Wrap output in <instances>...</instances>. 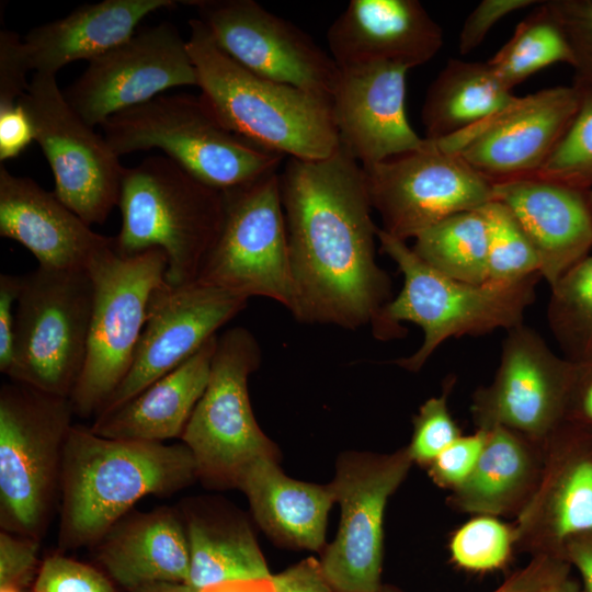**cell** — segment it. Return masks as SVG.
Instances as JSON below:
<instances>
[{"label":"cell","mask_w":592,"mask_h":592,"mask_svg":"<svg viewBox=\"0 0 592 592\" xmlns=\"http://www.w3.org/2000/svg\"><path fill=\"white\" fill-rule=\"evenodd\" d=\"M295 303L307 323L372 325L390 300L377 264L366 174L341 146L325 159L287 158L280 172Z\"/></svg>","instance_id":"1"},{"label":"cell","mask_w":592,"mask_h":592,"mask_svg":"<svg viewBox=\"0 0 592 592\" xmlns=\"http://www.w3.org/2000/svg\"><path fill=\"white\" fill-rule=\"evenodd\" d=\"M195 479L183 443L109 439L73 424L64 451L59 549L95 546L140 499L173 494Z\"/></svg>","instance_id":"2"},{"label":"cell","mask_w":592,"mask_h":592,"mask_svg":"<svg viewBox=\"0 0 592 592\" xmlns=\"http://www.w3.org/2000/svg\"><path fill=\"white\" fill-rule=\"evenodd\" d=\"M189 26L200 95L227 128L287 158L319 160L339 149L329 99L247 70L217 46L201 20Z\"/></svg>","instance_id":"3"},{"label":"cell","mask_w":592,"mask_h":592,"mask_svg":"<svg viewBox=\"0 0 592 592\" xmlns=\"http://www.w3.org/2000/svg\"><path fill=\"white\" fill-rule=\"evenodd\" d=\"M379 249L403 276L399 294L390 299L372 322L378 340L401 337L400 322L408 321L423 331V342L410 356L395 362L411 372L421 369L446 340L481 335L497 329L506 331L523 323L526 309L535 300L539 274L515 283L471 284L446 276L423 262L406 241L382 228Z\"/></svg>","instance_id":"4"},{"label":"cell","mask_w":592,"mask_h":592,"mask_svg":"<svg viewBox=\"0 0 592 592\" xmlns=\"http://www.w3.org/2000/svg\"><path fill=\"white\" fill-rule=\"evenodd\" d=\"M117 206L122 227L114 246L123 255L158 248L167 257L166 281H195L223 218V193L166 156L125 168Z\"/></svg>","instance_id":"5"},{"label":"cell","mask_w":592,"mask_h":592,"mask_svg":"<svg viewBox=\"0 0 592 592\" xmlns=\"http://www.w3.org/2000/svg\"><path fill=\"white\" fill-rule=\"evenodd\" d=\"M100 126L117 157L158 148L219 191L278 171L286 158L231 132L201 95L160 94Z\"/></svg>","instance_id":"6"},{"label":"cell","mask_w":592,"mask_h":592,"mask_svg":"<svg viewBox=\"0 0 592 592\" xmlns=\"http://www.w3.org/2000/svg\"><path fill=\"white\" fill-rule=\"evenodd\" d=\"M70 399L13 382L0 389V525L41 540L60 498Z\"/></svg>","instance_id":"7"},{"label":"cell","mask_w":592,"mask_h":592,"mask_svg":"<svg viewBox=\"0 0 592 592\" xmlns=\"http://www.w3.org/2000/svg\"><path fill=\"white\" fill-rule=\"evenodd\" d=\"M167 267L162 250L123 255L114 238L91 257L87 269L93 304L87 354L69 398L75 414L96 415L127 375L151 297L167 283Z\"/></svg>","instance_id":"8"},{"label":"cell","mask_w":592,"mask_h":592,"mask_svg":"<svg viewBox=\"0 0 592 592\" xmlns=\"http://www.w3.org/2000/svg\"><path fill=\"white\" fill-rule=\"evenodd\" d=\"M92 304L87 267L37 266L21 276L10 379L70 398L86 360Z\"/></svg>","instance_id":"9"},{"label":"cell","mask_w":592,"mask_h":592,"mask_svg":"<svg viewBox=\"0 0 592 592\" xmlns=\"http://www.w3.org/2000/svg\"><path fill=\"white\" fill-rule=\"evenodd\" d=\"M260 361V346L246 328L228 329L217 338L207 386L180 437L205 485L237 487L251 462L276 458L275 445L258 425L249 399L248 378Z\"/></svg>","instance_id":"10"},{"label":"cell","mask_w":592,"mask_h":592,"mask_svg":"<svg viewBox=\"0 0 592 592\" xmlns=\"http://www.w3.org/2000/svg\"><path fill=\"white\" fill-rule=\"evenodd\" d=\"M221 193L220 228L196 280L248 298H271L292 311L295 291L280 170Z\"/></svg>","instance_id":"11"},{"label":"cell","mask_w":592,"mask_h":592,"mask_svg":"<svg viewBox=\"0 0 592 592\" xmlns=\"http://www.w3.org/2000/svg\"><path fill=\"white\" fill-rule=\"evenodd\" d=\"M19 102L53 171L56 196L89 226L104 223L118 203L119 157L69 105L56 75L35 72Z\"/></svg>","instance_id":"12"},{"label":"cell","mask_w":592,"mask_h":592,"mask_svg":"<svg viewBox=\"0 0 592 592\" xmlns=\"http://www.w3.org/2000/svg\"><path fill=\"white\" fill-rule=\"evenodd\" d=\"M363 169L382 229L402 241L493 200L491 181L428 139L421 149Z\"/></svg>","instance_id":"13"},{"label":"cell","mask_w":592,"mask_h":592,"mask_svg":"<svg viewBox=\"0 0 592 592\" xmlns=\"http://www.w3.org/2000/svg\"><path fill=\"white\" fill-rule=\"evenodd\" d=\"M576 372L577 364L551 351L532 328L508 330L492 383L473 396L477 430L502 426L543 445L566 421Z\"/></svg>","instance_id":"14"},{"label":"cell","mask_w":592,"mask_h":592,"mask_svg":"<svg viewBox=\"0 0 592 592\" xmlns=\"http://www.w3.org/2000/svg\"><path fill=\"white\" fill-rule=\"evenodd\" d=\"M581 98L582 90L573 83L514 95L480 122L431 141L458 156L492 183L532 177L567 134Z\"/></svg>","instance_id":"15"},{"label":"cell","mask_w":592,"mask_h":592,"mask_svg":"<svg viewBox=\"0 0 592 592\" xmlns=\"http://www.w3.org/2000/svg\"><path fill=\"white\" fill-rule=\"evenodd\" d=\"M217 46L247 70L331 100L340 69L294 23L253 0H187Z\"/></svg>","instance_id":"16"},{"label":"cell","mask_w":592,"mask_h":592,"mask_svg":"<svg viewBox=\"0 0 592 592\" xmlns=\"http://www.w3.org/2000/svg\"><path fill=\"white\" fill-rule=\"evenodd\" d=\"M412 463L407 447L392 454L341 456L331 482L341 521L320 561L335 592L382 590L384 513Z\"/></svg>","instance_id":"17"},{"label":"cell","mask_w":592,"mask_h":592,"mask_svg":"<svg viewBox=\"0 0 592 592\" xmlns=\"http://www.w3.org/2000/svg\"><path fill=\"white\" fill-rule=\"evenodd\" d=\"M197 86L187 42L168 21L148 26L91 59L65 91L69 105L90 126L174 87Z\"/></svg>","instance_id":"18"},{"label":"cell","mask_w":592,"mask_h":592,"mask_svg":"<svg viewBox=\"0 0 592 592\" xmlns=\"http://www.w3.org/2000/svg\"><path fill=\"white\" fill-rule=\"evenodd\" d=\"M248 299L198 280L159 287L149 303L132 366L98 414L119 407L184 363L216 337V331L237 316Z\"/></svg>","instance_id":"19"},{"label":"cell","mask_w":592,"mask_h":592,"mask_svg":"<svg viewBox=\"0 0 592 592\" xmlns=\"http://www.w3.org/2000/svg\"><path fill=\"white\" fill-rule=\"evenodd\" d=\"M543 448L539 480L513 526L515 545L565 559L569 539L592 533V431L565 421Z\"/></svg>","instance_id":"20"},{"label":"cell","mask_w":592,"mask_h":592,"mask_svg":"<svg viewBox=\"0 0 592 592\" xmlns=\"http://www.w3.org/2000/svg\"><path fill=\"white\" fill-rule=\"evenodd\" d=\"M339 69L333 123L340 146L363 168L425 146L406 114L407 68L372 62Z\"/></svg>","instance_id":"21"},{"label":"cell","mask_w":592,"mask_h":592,"mask_svg":"<svg viewBox=\"0 0 592 592\" xmlns=\"http://www.w3.org/2000/svg\"><path fill=\"white\" fill-rule=\"evenodd\" d=\"M327 43L339 68L390 62L410 70L440 52L443 30L418 0H351Z\"/></svg>","instance_id":"22"},{"label":"cell","mask_w":592,"mask_h":592,"mask_svg":"<svg viewBox=\"0 0 592 592\" xmlns=\"http://www.w3.org/2000/svg\"><path fill=\"white\" fill-rule=\"evenodd\" d=\"M493 200L506 205L522 226L549 287L589 255L592 205L588 191L525 177L493 183Z\"/></svg>","instance_id":"23"},{"label":"cell","mask_w":592,"mask_h":592,"mask_svg":"<svg viewBox=\"0 0 592 592\" xmlns=\"http://www.w3.org/2000/svg\"><path fill=\"white\" fill-rule=\"evenodd\" d=\"M0 236L24 246L38 266L55 270L87 267L113 239L94 232L54 192L11 174L1 162Z\"/></svg>","instance_id":"24"},{"label":"cell","mask_w":592,"mask_h":592,"mask_svg":"<svg viewBox=\"0 0 592 592\" xmlns=\"http://www.w3.org/2000/svg\"><path fill=\"white\" fill-rule=\"evenodd\" d=\"M95 546L103 568L127 591L152 582H189L190 548L180 510L127 513Z\"/></svg>","instance_id":"25"},{"label":"cell","mask_w":592,"mask_h":592,"mask_svg":"<svg viewBox=\"0 0 592 592\" xmlns=\"http://www.w3.org/2000/svg\"><path fill=\"white\" fill-rule=\"evenodd\" d=\"M174 0H103L82 4L62 19L32 29L23 39L32 70L56 75L66 65L91 59L127 41L151 12Z\"/></svg>","instance_id":"26"},{"label":"cell","mask_w":592,"mask_h":592,"mask_svg":"<svg viewBox=\"0 0 592 592\" xmlns=\"http://www.w3.org/2000/svg\"><path fill=\"white\" fill-rule=\"evenodd\" d=\"M217 338L125 403L98 414L90 430L117 440L163 443L181 437L207 386Z\"/></svg>","instance_id":"27"},{"label":"cell","mask_w":592,"mask_h":592,"mask_svg":"<svg viewBox=\"0 0 592 592\" xmlns=\"http://www.w3.org/2000/svg\"><path fill=\"white\" fill-rule=\"evenodd\" d=\"M274 457H259L241 473L237 488L249 500L259 525L280 543L319 550L325 545L328 513L335 500L332 485L292 479Z\"/></svg>","instance_id":"28"},{"label":"cell","mask_w":592,"mask_h":592,"mask_svg":"<svg viewBox=\"0 0 592 592\" xmlns=\"http://www.w3.org/2000/svg\"><path fill=\"white\" fill-rule=\"evenodd\" d=\"M543 445L502 426L487 430L482 453L469 477L448 497L451 508L476 515H516L539 480Z\"/></svg>","instance_id":"29"},{"label":"cell","mask_w":592,"mask_h":592,"mask_svg":"<svg viewBox=\"0 0 592 592\" xmlns=\"http://www.w3.org/2000/svg\"><path fill=\"white\" fill-rule=\"evenodd\" d=\"M514 94L489 64L451 58L430 84L421 111L425 139L457 134L506 105Z\"/></svg>","instance_id":"30"},{"label":"cell","mask_w":592,"mask_h":592,"mask_svg":"<svg viewBox=\"0 0 592 592\" xmlns=\"http://www.w3.org/2000/svg\"><path fill=\"white\" fill-rule=\"evenodd\" d=\"M180 512L190 548V585L201 590L228 581L272 578L244 523L204 514L189 504Z\"/></svg>","instance_id":"31"},{"label":"cell","mask_w":592,"mask_h":592,"mask_svg":"<svg viewBox=\"0 0 592 592\" xmlns=\"http://www.w3.org/2000/svg\"><path fill=\"white\" fill-rule=\"evenodd\" d=\"M411 249L446 276L471 284L488 281V228L479 209L440 220L420 232Z\"/></svg>","instance_id":"32"},{"label":"cell","mask_w":592,"mask_h":592,"mask_svg":"<svg viewBox=\"0 0 592 592\" xmlns=\"http://www.w3.org/2000/svg\"><path fill=\"white\" fill-rule=\"evenodd\" d=\"M487 62L512 91L515 86L547 66L556 62L572 66L573 56L547 1H540Z\"/></svg>","instance_id":"33"},{"label":"cell","mask_w":592,"mask_h":592,"mask_svg":"<svg viewBox=\"0 0 592 592\" xmlns=\"http://www.w3.org/2000/svg\"><path fill=\"white\" fill-rule=\"evenodd\" d=\"M547 318L562 356L574 364L592 363V255L550 286Z\"/></svg>","instance_id":"34"},{"label":"cell","mask_w":592,"mask_h":592,"mask_svg":"<svg viewBox=\"0 0 592 592\" xmlns=\"http://www.w3.org/2000/svg\"><path fill=\"white\" fill-rule=\"evenodd\" d=\"M478 209L488 228L487 282L515 283L539 274L536 250L511 209L497 200Z\"/></svg>","instance_id":"35"},{"label":"cell","mask_w":592,"mask_h":592,"mask_svg":"<svg viewBox=\"0 0 592 592\" xmlns=\"http://www.w3.org/2000/svg\"><path fill=\"white\" fill-rule=\"evenodd\" d=\"M515 545L513 526L496 516L476 515L457 528L449 540L453 562L468 571L486 572L503 568Z\"/></svg>","instance_id":"36"},{"label":"cell","mask_w":592,"mask_h":592,"mask_svg":"<svg viewBox=\"0 0 592 592\" xmlns=\"http://www.w3.org/2000/svg\"><path fill=\"white\" fill-rule=\"evenodd\" d=\"M581 90V103L574 121L549 159L532 177L590 191L592 190V90Z\"/></svg>","instance_id":"37"},{"label":"cell","mask_w":592,"mask_h":592,"mask_svg":"<svg viewBox=\"0 0 592 592\" xmlns=\"http://www.w3.org/2000/svg\"><path fill=\"white\" fill-rule=\"evenodd\" d=\"M448 382L441 396L428 399L413 418V433L407 449L413 463L429 466L462 433L448 410Z\"/></svg>","instance_id":"38"},{"label":"cell","mask_w":592,"mask_h":592,"mask_svg":"<svg viewBox=\"0 0 592 592\" xmlns=\"http://www.w3.org/2000/svg\"><path fill=\"white\" fill-rule=\"evenodd\" d=\"M572 52L573 84L592 90V0H550Z\"/></svg>","instance_id":"39"},{"label":"cell","mask_w":592,"mask_h":592,"mask_svg":"<svg viewBox=\"0 0 592 592\" xmlns=\"http://www.w3.org/2000/svg\"><path fill=\"white\" fill-rule=\"evenodd\" d=\"M33 592H115V589L95 568L55 554L42 562Z\"/></svg>","instance_id":"40"},{"label":"cell","mask_w":592,"mask_h":592,"mask_svg":"<svg viewBox=\"0 0 592 592\" xmlns=\"http://www.w3.org/2000/svg\"><path fill=\"white\" fill-rule=\"evenodd\" d=\"M486 440L487 430H477L455 440L428 466L433 482L449 490L460 486L475 468Z\"/></svg>","instance_id":"41"},{"label":"cell","mask_w":592,"mask_h":592,"mask_svg":"<svg viewBox=\"0 0 592 592\" xmlns=\"http://www.w3.org/2000/svg\"><path fill=\"white\" fill-rule=\"evenodd\" d=\"M41 540L1 530L0 592H25L32 580Z\"/></svg>","instance_id":"42"},{"label":"cell","mask_w":592,"mask_h":592,"mask_svg":"<svg viewBox=\"0 0 592 592\" xmlns=\"http://www.w3.org/2000/svg\"><path fill=\"white\" fill-rule=\"evenodd\" d=\"M31 69L23 41L10 30L0 31V107L14 105L29 87Z\"/></svg>","instance_id":"43"},{"label":"cell","mask_w":592,"mask_h":592,"mask_svg":"<svg viewBox=\"0 0 592 592\" xmlns=\"http://www.w3.org/2000/svg\"><path fill=\"white\" fill-rule=\"evenodd\" d=\"M570 573L569 563L558 557L537 555L521 570L509 577L493 592H549ZM382 592H391L382 589Z\"/></svg>","instance_id":"44"},{"label":"cell","mask_w":592,"mask_h":592,"mask_svg":"<svg viewBox=\"0 0 592 592\" xmlns=\"http://www.w3.org/2000/svg\"><path fill=\"white\" fill-rule=\"evenodd\" d=\"M536 0H482L466 18L458 38V50L466 55L477 48L489 31L514 11L537 5Z\"/></svg>","instance_id":"45"},{"label":"cell","mask_w":592,"mask_h":592,"mask_svg":"<svg viewBox=\"0 0 592 592\" xmlns=\"http://www.w3.org/2000/svg\"><path fill=\"white\" fill-rule=\"evenodd\" d=\"M21 276L0 275V372L8 375L14 350L16 303Z\"/></svg>","instance_id":"46"},{"label":"cell","mask_w":592,"mask_h":592,"mask_svg":"<svg viewBox=\"0 0 592 592\" xmlns=\"http://www.w3.org/2000/svg\"><path fill=\"white\" fill-rule=\"evenodd\" d=\"M33 140V128L21 103L0 107L1 163L19 156Z\"/></svg>","instance_id":"47"},{"label":"cell","mask_w":592,"mask_h":592,"mask_svg":"<svg viewBox=\"0 0 592 592\" xmlns=\"http://www.w3.org/2000/svg\"><path fill=\"white\" fill-rule=\"evenodd\" d=\"M275 592H335L327 580L321 562L306 558L272 576Z\"/></svg>","instance_id":"48"},{"label":"cell","mask_w":592,"mask_h":592,"mask_svg":"<svg viewBox=\"0 0 592 592\" xmlns=\"http://www.w3.org/2000/svg\"><path fill=\"white\" fill-rule=\"evenodd\" d=\"M566 421L592 431V363L577 364L571 387Z\"/></svg>","instance_id":"49"},{"label":"cell","mask_w":592,"mask_h":592,"mask_svg":"<svg viewBox=\"0 0 592 592\" xmlns=\"http://www.w3.org/2000/svg\"><path fill=\"white\" fill-rule=\"evenodd\" d=\"M563 558L579 571L584 585L583 590L592 592V533L569 539L565 545Z\"/></svg>","instance_id":"50"},{"label":"cell","mask_w":592,"mask_h":592,"mask_svg":"<svg viewBox=\"0 0 592 592\" xmlns=\"http://www.w3.org/2000/svg\"><path fill=\"white\" fill-rule=\"evenodd\" d=\"M200 592H275L272 578L228 581L201 589Z\"/></svg>","instance_id":"51"},{"label":"cell","mask_w":592,"mask_h":592,"mask_svg":"<svg viewBox=\"0 0 592 592\" xmlns=\"http://www.w3.org/2000/svg\"><path fill=\"white\" fill-rule=\"evenodd\" d=\"M127 592H200V590L184 582H152L140 585Z\"/></svg>","instance_id":"52"},{"label":"cell","mask_w":592,"mask_h":592,"mask_svg":"<svg viewBox=\"0 0 592 592\" xmlns=\"http://www.w3.org/2000/svg\"><path fill=\"white\" fill-rule=\"evenodd\" d=\"M549 592H581L578 584L568 577Z\"/></svg>","instance_id":"53"},{"label":"cell","mask_w":592,"mask_h":592,"mask_svg":"<svg viewBox=\"0 0 592 592\" xmlns=\"http://www.w3.org/2000/svg\"><path fill=\"white\" fill-rule=\"evenodd\" d=\"M588 195H589V200H590L591 205H592V190L588 191Z\"/></svg>","instance_id":"54"},{"label":"cell","mask_w":592,"mask_h":592,"mask_svg":"<svg viewBox=\"0 0 592 592\" xmlns=\"http://www.w3.org/2000/svg\"><path fill=\"white\" fill-rule=\"evenodd\" d=\"M581 592H585L584 590H581Z\"/></svg>","instance_id":"55"},{"label":"cell","mask_w":592,"mask_h":592,"mask_svg":"<svg viewBox=\"0 0 592 592\" xmlns=\"http://www.w3.org/2000/svg\"><path fill=\"white\" fill-rule=\"evenodd\" d=\"M382 589H383V588H382ZM379 592H382V590H380Z\"/></svg>","instance_id":"56"}]
</instances>
